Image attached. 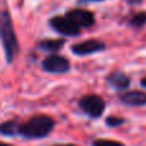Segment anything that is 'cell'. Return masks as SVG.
Wrapping results in <instances>:
<instances>
[{
    "label": "cell",
    "instance_id": "cell-19",
    "mask_svg": "<svg viewBox=\"0 0 146 146\" xmlns=\"http://www.w3.org/2000/svg\"><path fill=\"white\" fill-rule=\"evenodd\" d=\"M0 146H14V145H10V144H7V142L0 141Z\"/></svg>",
    "mask_w": 146,
    "mask_h": 146
},
{
    "label": "cell",
    "instance_id": "cell-7",
    "mask_svg": "<svg viewBox=\"0 0 146 146\" xmlns=\"http://www.w3.org/2000/svg\"><path fill=\"white\" fill-rule=\"evenodd\" d=\"M66 17L74 23L77 27L82 28H90L95 25V15L92 12L87 9H81V8H73L66 13Z\"/></svg>",
    "mask_w": 146,
    "mask_h": 146
},
{
    "label": "cell",
    "instance_id": "cell-17",
    "mask_svg": "<svg viewBox=\"0 0 146 146\" xmlns=\"http://www.w3.org/2000/svg\"><path fill=\"white\" fill-rule=\"evenodd\" d=\"M51 146H77L74 144H56V145H51Z\"/></svg>",
    "mask_w": 146,
    "mask_h": 146
},
{
    "label": "cell",
    "instance_id": "cell-4",
    "mask_svg": "<svg viewBox=\"0 0 146 146\" xmlns=\"http://www.w3.org/2000/svg\"><path fill=\"white\" fill-rule=\"evenodd\" d=\"M49 25L55 32L66 36V37H76L81 35V28L66 15H54L49 19Z\"/></svg>",
    "mask_w": 146,
    "mask_h": 146
},
{
    "label": "cell",
    "instance_id": "cell-5",
    "mask_svg": "<svg viewBox=\"0 0 146 146\" xmlns=\"http://www.w3.org/2000/svg\"><path fill=\"white\" fill-rule=\"evenodd\" d=\"M42 69L49 73H56V74H63L71 71V62L63 55L59 54H50L46 58H44Z\"/></svg>",
    "mask_w": 146,
    "mask_h": 146
},
{
    "label": "cell",
    "instance_id": "cell-18",
    "mask_svg": "<svg viewBox=\"0 0 146 146\" xmlns=\"http://www.w3.org/2000/svg\"><path fill=\"white\" fill-rule=\"evenodd\" d=\"M141 86H142V87H145V88H146V76H145V77L141 80Z\"/></svg>",
    "mask_w": 146,
    "mask_h": 146
},
{
    "label": "cell",
    "instance_id": "cell-15",
    "mask_svg": "<svg viewBox=\"0 0 146 146\" xmlns=\"http://www.w3.org/2000/svg\"><path fill=\"white\" fill-rule=\"evenodd\" d=\"M126 3L129 5H140L144 3V0H126Z\"/></svg>",
    "mask_w": 146,
    "mask_h": 146
},
{
    "label": "cell",
    "instance_id": "cell-1",
    "mask_svg": "<svg viewBox=\"0 0 146 146\" xmlns=\"http://www.w3.org/2000/svg\"><path fill=\"white\" fill-rule=\"evenodd\" d=\"M0 41L4 49L7 63H13L15 55L19 51V44L13 26L12 15L7 9L0 10Z\"/></svg>",
    "mask_w": 146,
    "mask_h": 146
},
{
    "label": "cell",
    "instance_id": "cell-14",
    "mask_svg": "<svg viewBox=\"0 0 146 146\" xmlns=\"http://www.w3.org/2000/svg\"><path fill=\"white\" fill-rule=\"evenodd\" d=\"M92 146H126L123 142L108 139H98L92 141Z\"/></svg>",
    "mask_w": 146,
    "mask_h": 146
},
{
    "label": "cell",
    "instance_id": "cell-9",
    "mask_svg": "<svg viewBox=\"0 0 146 146\" xmlns=\"http://www.w3.org/2000/svg\"><path fill=\"white\" fill-rule=\"evenodd\" d=\"M106 82H108V85L110 87L115 88L117 91L122 92V91H126L129 87V85H131V77L127 76L124 72L115 69V71L110 72L106 76Z\"/></svg>",
    "mask_w": 146,
    "mask_h": 146
},
{
    "label": "cell",
    "instance_id": "cell-11",
    "mask_svg": "<svg viewBox=\"0 0 146 146\" xmlns=\"http://www.w3.org/2000/svg\"><path fill=\"white\" fill-rule=\"evenodd\" d=\"M21 123L22 122L17 121V119H9V121L3 122V123H0V135L9 137L19 136Z\"/></svg>",
    "mask_w": 146,
    "mask_h": 146
},
{
    "label": "cell",
    "instance_id": "cell-10",
    "mask_svg": "<svg viewBox=\"0 0 146 146\" xmlns=\"http://www.w3.org/2000/svg\"><path fill=\"white\" fill-rule=\"evenodd\" d=\"M66 45V38H44V40L38 41L37 48L42 51L50 54H56L59 50H62V48Z\"/></svg>",
    "mask_w": 146,
    "mask_h": 146
},
{
    "label": "cell",
    "instance_id": "cell-3",
    "mask_svg": "<svg viewBox=\"0 0 146 146\" xmlns=\"http://www.w3.org/2000/svg\"><path fill=\"white\" fill-rule=\"evenodd\" d=\"M78 106L86 115H88L90 118L98 119L104 114L106 104L100 95L88 94V95H85L80 99Z\"/></svg>",
    "mask_w": 146,
    "mask_h": 146
},
{
    "label": "cell",
    "instance_id": "cell-6",
    "mask_svg": "<svg viewBox=\"0 0 146 146\" xmlns=\"http://www.w3.org/2000/svg\"><path fill=\"white\" fill-rule=\"evenodd\" d=\"M106 48L105 42L98 38H87V40L82 41V42H77L73 44L71 46V51L74 55L78 56H86V55H91V54H96V53H101L104 51Z\"/></svg>",
    "mask_w": 146,
    "mask_h": 146
},
{
    "label": "cell",
    "instance_id": "cell-8",
    "mask_svg": "<svg viewBox=\"0 0 146 146\" xmlns=\"http://www.w3.org/2000/svg\"><path fill=\"white\" fill-rule=\"evenodd\" d=\"M118 99L123 104L129 106L146 105V92L140 90H126L118 94Z\"/></svg>",
    "mask_w": 146,
    "mask_h": 146
},
{
    "label": "cell",
    "instance_id": "cell-16",
    "mask_svg": "<svg viewBox=\"0 0 146 146\" xmlns=\"http://www.w3.org/2000/svg\"><path fill=\"white\" fill-rule=\"evenodd\" d=\"M105 0H78V4H86V3H101Z\"/></svg>",
    "mask_w": 146,
    "mask_h": 146
},
{
    "label": "cell",
    "instance_id": "cell-13",
    "mask_svg": "<svg viewBox=\"0 0 146 146\" xmlns=\"http://www.w3.org/2000/svg\"><path fill=\"white\" fill-rule=\"evenodd\" d=\"M123 123H126V119L122 118V117H117V115H109L105 119V124L110 128H115V127L122 126Z\"/></svg>",
    "mask_w": 146,
    "mask_h": 146
},
{
    "label": "cell",
    "instance_id": "cell-12",
    "mask_svg": "<svg viewBox=\"0 0 146 146\" xmlns=\"http://www.w3.org/2000/svg\"><path fill=\"white\" fill-rule=\"evenodd\" d=\"M128 25L133 28H142L146 25V12H137L128 19Z\"/></svg>",
    "mask_w": 146,
    "mask_h": 146
},
{
    "label": "cell",
    "instance_id": "cell-2",
    "mask_svg": "<svg viewBox=\"0 0 146 146\" xmlns=\"http://www.w3.org/2000/svg\"><path fill=\"white\" fill-rule=\"evenodd\" d=\"M55 127V121L50 115L37 114L21 123L19 136L27 140L45 139Z\"/></svg>",
    "mask_w": 146,
    "mask_h": 146
}]
</instances>
